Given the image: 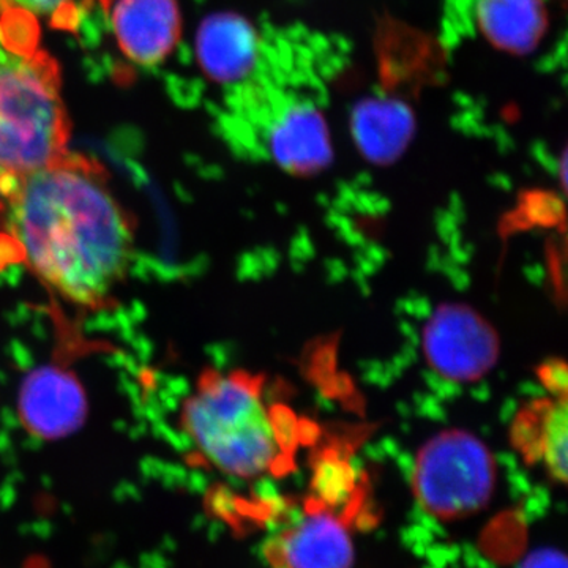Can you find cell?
Here are the masks:
<instances>
[{
    "mask_svg": "<svg viewBox=\"0 0 568 568\" xmlns=\"http://www.w3.org/2000/svg\"><path fill=\"white\" fill-rule=\"evenodd\" d=\"M134 244L136 223L95 160L69 151L0 175V271L22 265L67 304L102 312L125 282Z\"/></svg>",
    "mask_w": 568,
    "mask_h": 568,
    "instance_id": "1",
    "label": "cell"
},
{
    "mask_svg": "<svg viewBox=\"0 0 568 568\" xmlns=\"http://www.w3.org/2000/svg\"><path fill=\"white\" fill-rule=\"evenodd\" d=\"M179 422L197 457L226 476L253 480L290 470L297 429L265 403L263 376L204 369Z\"/></svg>",
    "mask_w": 568,
    "mask_h": 568,
    "instance_id": "2",
    "label": "cell"
},
{
    "mask_svg": "<svg viewBox=\"0 0 568 568\" xmlns=\"http://www.w3.org/2000/svg\"><path fill=\"white\" fill-rule=\"evenodd\" d=\"M70 129L58 63L39 37L0 28V175L54 162L69 152Z\"/></svg>",
    "mask_w": 568,
    "mask_h": 568,
    "instance_id": "3",
    "label": "cell"
},
{
    "mask_svg": "<svg viewBox=\"0 0 568 568\" xmlns=\"http://www.w3.org/2000/svg\"><path fill=\"white\" fill-rule=\"evenodd\" d=\"M495 455L466 429L448 428L418 448L413 487L418 504L439 519L466 518L491 499Z\"/></svg>",
    "mask_w": 568,
    "mask_h": 568,
    "instance_id": "4",
    "label": "cell"
},
{
    "mask_svg": "<svg viewBox=\"0 0 568 568\" xmlns=\"http://www.w3.org/2000/svg\"><path fill=\"white\" fill-rule=\"evenodd\" d=\"M422 349L429 368L444 379L477 383L499 362L500 336L473 306L443 304L426 321Z\"/></svg>",
    "mask_w": 568,
    "mask_h": 568,
    "instance_id": "5",
    "label": "cell"
},
{
    "mask_svg": "<svg viewBox=\"0 0 568 568\" xmlns=\"http://www.w3.org/2000/svg\"><path fill=\"white\" fill-rule=\"evenodd\" d=\"M265 559L272 568H353L354 540L345 519L317 504L265 544Z\"/></svg>",
    "mask_w": 568,
    "mask_h": 568,
    "instance_id": "6",
    "label": "cell"
},
{
    "mask_svg": "<svg viewBox=\"0 0 568 568\" xmlns=\"http://www.w3.org/2000/svg\"><path fill=\"white\" fill-rule=\"evenodd\" d=\"M20 416L41 439H61L84 424L88 399L77 376L61 366H41L22 383Z\"/></svg>",
    "mask_w": 568,
    "mask_h": 568,
    "instance_id": "7",
    "label": "cell"
},
{
    "mask_svg": "<svg viewBox=\"0 0 568 568\" xmlns=\"http://www.w3.org/2000/svg\"><path fill=\"white\" fill-rule=\"evenodd\" d=\"M106 13L123 54L140 65H155L181 39L175 0H112Z\"/></svg>",
    "mask_w": 568,
    "mask_h": 568,
    "instance_id": "8",
    "label": "cell"
},
{
    "mask_svg": "<svg viewBox=\"0 0 568 568\" xmlns=\"http://www.w3.org/2000/svg\"><path fill=\"white\" fill-rule=\"evenodd\" d=\"M267 145L275 162L294 175L321 173L334 156L327 121L308 103L290 104L275 115Z\"/></svg>",
    "mask_w": 568,
    "mask_h": 568,
    "instance_id": "9",
    "label": "cell"
},
{
    "mask_svg": "<svg viewBox=\"0 0 568 568\" xmlns=\"http://www.w3.org/2000/svg\"><path fill=\"white\" fill-rule=\"evenodd\" d=\"M511 443L529 465L545 467L559 484L567 480V396L536 399L519 410L511 426Z\"/></svg>",
    "mask_w": 568,
    "mask_h": 568,
    "instance_id": "10",
    "label": "cell"
},
{
    "mask_svg": "<svg viewBox=\"0 0 568 568\" xmlns=\"http://www.w3.org/2000/svg\"><path fill=\"white\" fill-rule=\"evenodd\" d=\"M196 50L205 74L230 84L253 73L260 58V40L245 18L219 13L201 26Z\"/></svg>",
    "mask_w": 568,
    "mask_h": 568,
    "instance_id": "11",
    "label": "cell"
},
{
    "mask_svg": "<svg viewBox=\"0 0 568 568\" xmlns=\"http://www.w3.org/2000/svg\"><path fill=\"white\" fill-rule=\"evenodd\" d=\"M351 129L355 145L369 163L390 164L413 140L416 119L403 100L368 99L355 106Z\"/></svg>",
    "mask_w": 568,
    "mask_h": 568,
    "instance_id": "12",
    "label": "cell"
},
{
    "mask_svg": "<svg viewBox=\"0 0 568 568\" xmlns=\"http://www.w3.org/2000/svg\"><path fill=\"white\" fill-rule=\"evenodd\" d=\"M476 20L493 47L511 54L536 50L548 28L541 0H477Z\"/></svg>",
    "mask_w": 568,
    "mask_h": 568,
    "instance_id": "13",
    "label": "cell"
},
{
    "mask_svg": "<svg viewBox=\"0 0 568 568\" xmlns=\"http://www.w3.org/2000/svg\"><path fill=\"white\" fill-rule=\"evenodd\" d=\"M379 59L381 69L390 78L394 88H399L405 82L407 85H416V74L422 84L426 77H432L439 70V67L429 65V62H440L436 47L428 37L418 36L413 29L399 24L387 26L381 33Z\"/></svg>",
    "mask_w": 568,
    "mask_h": 568,
    "instance_id": "14",
    "label": "cell"
},
{
    "mask_svg": "<svg viewBox=\"0 0 568 568\" xmlns=\"http://www.w3.org/2000/svg\"><path fill=\"white\" fill-rule=\"evenodd\" d=\"M10 10L26 11L36 18H47L54 28L62 31H74L78 24L74 0H0V13Z\"/></svg>",
    "mask_w": 568,
    "mask_h": 568,
    "instance_id": "15",
    "label": "cell"
},
{
    "mask_svg": "<svg viewBox=\"0 0 568 568\" xmlns=\"http://www.w3.org/2000/svg\"><path fill=\"white\" fill-rule=\"evenodd\" d=\"M538 377L549 394L555 396H567V365L566 362L552 358L545 362L538 369Z\"/></svg>",
    "mask_w": 568,
    "mask_h": 568,
    "instance_id": "16",
    "label": "cell"
},
{
    "mask_svg": "<svg viewBox=\"0 0 568 568\" xmlns=\"http://www.w3.org/2000/svg\"><path fill=\"white\" fill-rule=\"evenodd\" d=\"M519 568H567V560L555 549H538Z\"/></svg>",
    "mask_w": 568,
    "mask_h": 568,
    "instance_id": "17",
    "label": "cell"
},
{
    "mask_svg": "<svg viewBox=\"0 0 568 568\" xmlns=\"http://www.w3.org/2000/svg\"><path fill=\"white\" fill-rule=\"evenodd\" d=\"M111 2L112 0H100V3H102L104 11H108V9H110Z\"/></svg>",
    "mask_w": 568,
    "mask_h": 568,
    "instance_id": "18",
    "label": "cell"
}]
</instances>
